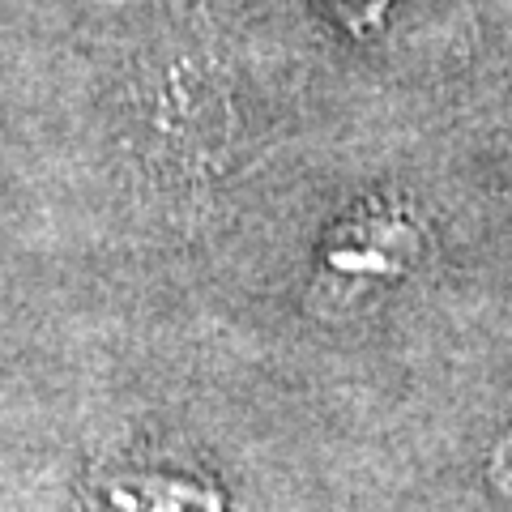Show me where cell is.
Segmentation results:
<instances>
[{
	"instance_id": "1",
	"label": "cell",
	"mask_w": 512,
	"mask_h": 512,
	"mask_svg": "<svg viewBox=\"0 0 512 512\" xmlns=\"http://www.w3.org/2000/svg\"><path fill=\"white\" fill-rule=\"evenodd\" d=\"M329 5H338V9H342V18H346L350 26L367 30V26H376V22H380V9L389 5V0H329Z\"/></svg>"
}]
</instances>
